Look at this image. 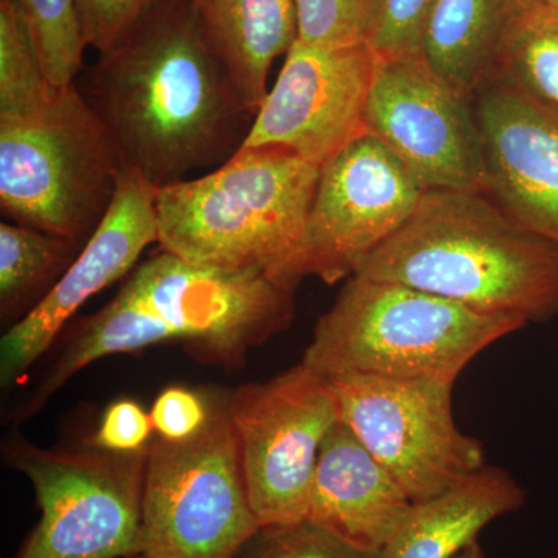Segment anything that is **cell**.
I'll list each match as a JSON object with an SVG mask.
<instances>
[{"instance_id": "17", "label": "cell", "mask_w": 558, "mask_h": 558, "mask_svg": "<svg viewBox=\"0 0 558 558\" xmlns=\"http://www.w3.org/2000/svg\"><path fill=\"white\" fill-rule=\"evenodd\" d=\"M196 7L209 49L256 116L271 64L299 40L295 0H196Z\"/></svg>"}, {"instance_id": "16", "label": "cell", "mask_w": 558, "mask_h": 558, "mask_svg": "<svg viewBox=\"0 0 558 558\" xmlns=\"http://www.w3.org/2000/svg\"><path fill=\"white\" fill-rule=\"evenodd\" d=\"M413 505L340 418L319 451L307 520L359 548L385 550Z\"/></svg>"}, {"instance_id": "28", "label": "cell", "mask_w": 558, "mask_h": 558, "mask_svg": "<svg viewBox=\"0 0 558 558\" xmlns=\"http://www.w3.org/2000/svg\"><path fill=\"white\" fill-rule=\"evenodd\" d=\"M156 0H76L87 49L102 53L124 35Z\"/></svg>"}, {"instance_id": "21", "label": "cell", "mask_w": 558, "mask_h": 558, "mask_svg": "<svg viewBox=\"0 0 558 558\" xmlns=\"http://www.w3.org/2000/svg\"><path fill=\"white\" fill-rule=\"evenodd\" d=\"M81 248L83 245L68 238L3 220L0 223L2 322L20 314L24 317L35 310L78 258Z\"/></svg>"}, {"instance_id": "12", "label": "cell", "mask_w": 558, "mask_h": 558, "mask_svg": "<svg viewBox=\"0 0 558 558\" xmlns=\"http://www.w3.org/2000/svg\"><path fill=\"white\" fill-rule=\"evenodd\" d=\"M424 186L369 132L319 172L307 220V274L326 284L348 279L411 218Z\"/></svg>"}, {"instance_id": "25", "label": "cell", "mask_w": 558, "mask_h": 558, "mask_svg": "<svg viewBox=\"0 0 558 558\" xmlns=\"http://www.w3.org/2000/svg\"><path fill=\"white\" fill-rule=\"evenodd\" d=\"M299 39L318 47L366 43L374 0H295Z\"/></svg>"}, {"instance_id": "7", "label": "cell", "mask_w": 558, "mask_h": 558, "mask_svg": "<svg viewBox=\"0 0 558 558\" xmlns=\"http://www.w3.org/2000/svg\"><path fill=\"white\" fill-rule=\"evenodd\" d=\"M260 527L250 505L229 398L182 442L154 436L146 461L142 545L146 558H234Z\"/></svg>"}, {"instance_id": "13", "label": "cell", "mask_w": 558, "mask_h": 558, "mask_svg": "<svg viewBox=\"0 0 558 558\" xmlns=\"http://www.w3.org/2000/svg\"><path fill=\"white\" fill-rule=\"evenodd\" d=\"M376 62L366 43L318 47L296 40L242 146H281L322 168L365 134Z\"/></svg>"}, {"instance_id": "20", "label": "cell", "mask_w": 558, "mask_h": 558, "mask_svg": "<svg viewBox=\"0 0 558 558\" xmlns=\"http://www.w3.org/2000/svg\"><path fill=\"white\" fill-rule=\"evenodd\" d=\"M495 76L558 117L557 7L545 0H510Z\"/></svg>"}, {"instance_id": "4", "label": "cell", "mask_w": 558, "mask_h": 558, "mask_svg": "<svg viewBox=\"0 0 558 558\" xmlns=\"http://www.w3.org/2000/svg\"><path fill=\"white\" fill-rule=\"evenodd\" d=\"M322 168L281 146H242L208 174L156 193L159 248L191 263L253 270L296 290Z\"/></svg>"}, {"instance_id": "19", "label": "cell", "mask_w": 558, "mask_h": 558, "mask_svg": "<svg viewBox=\"0 0 558 558\" xmlns=\"http://www.w3.org/2000/svg\"><path fill=\"white\" fill-rule=\"evenodd\" d=\"M510 0H435L425 22L422 58L473 100L495 76Z\"/></svg>"}, {"instance_id": "15", "label": "cell", "mask_w": 558, "mask_h": 558, "mask_svg": "<svg viewBox=\"0 0 558 558\" xmlns=\"http://www.w3.org/2000/svg\"><path fill=\"white\" fill-rule=\"evenodd\" d=\"M473 108L487 196L521 227L558 244V117L497 76L476 92Z\"/></svg>"}, {"instance_id": "29", "label": "cell", "mask_w": 558, "mask_h": 558, "mask_svg": "<svg viewBox=\"0 0 558 558\" xmlns=\"http://www.w3.org/2000/svg\"><path fill=\"white\" fill-rule=\"evenodd\" d=\"M150 414L132 399H119L105 410L92 444L112 453L148 450L154 439Z\"/></svg>"}, {"instance_id": "9", "label": "cell", "mask_w": 558, "mask_h": 558, "mask_svg": "<svg viewBox=\"0 0 558 558\" xmlns=\"http://www.w3.org/2000/svg\"><path fill=\"white\" fill-rule=\"evenodd\" d=\"M250 505L260 526L310 513L319 451L340 421L332 381L303 363L229 396Z\"/></svg>"}, {"instance_id": "31", "label": "cell", "mask_w": 558, "mask_h": 558, "mask_svg": "<svg viewBox=\"0 0 558 558\" xmlns=\"http://www.w3.org/2000/svg\"><path fill=\"white\" fill-rule=\"evenodd\" d=\"M545 2H548V3H550V5L557 7V9H558V0H545Z\"/></svg>"}, {"instance_id": "5", "label": "cell", "mask_w": 558, "mask_h": 558, "mask_svg": "<svg viewBox=\"0 0 558 558\" xmlns=\"http://www.w3.org/2000/svg\"><path fill=\"white\" fill-rule=\"evenodd\" d=\"M424 290L351 275L315 325L303 365L322 376L457 384L495 341L524 328Z\"/></svg>"}, {"instance_id": "3", "label": "cell", "mask_w": 558, "mask_h": 558, "mask_svg": "<svg viewBox=\"0 0 558 558\" xmlns=\"http://www.w3.org/2000/svg\"><path fill=\"white\" fill-rule=\"evenodd\" d=\"M352 275L526 326L558 315V244L480 191L425 190L411 218Z\"/></svg>"}, {"instance_id": "24", "label": "cell", "mask_w": 558, "mask_h": 558, "mask_svg": "<svg viewBox=\"0 0 558 558\" xmlns=\"http://www.w3.org/2000/svg\"><path fill=\"white\" fill-rule=\"evenodd\" d=\"M234 558H387L359 548L311 520L260 526Z\"/></svg>"}, {"instance_id": "1", "label": "cell", "mask_w": 558, "mask_h": 558, "mask_svg": "<svg viewBox=\"0 0 558 558\" xmlns=\"http://www.w3.org/2000/svg\"><path fill=\"white\" fill-rule=\"evenodd\" d=\"M75 84L123 168L157 190L226 163L255 120L209 49L196 0H156Z\"/></svg>"}, {"instance_id": "26", "label": "cell", "mask_w": 558, "mask_h": 558, "mask_svg": "<svg viewBox=\"0 0 558 558\" xmlns=\"http://www.w3.org/2000/svg\"><path fill=\"white\" fill-rule=\"evenodd\" d=\"M435 0H374L366 44L379 60L422 57L425 22Z\"/></svg>"}, {"instance_id": "32", "label": "cell", "mask_w": 558, "mask_h": 558, "mask_svg": "<svg viewBox=\"0 0 558 558\" xmlns=\"http://www.w3.org/2000/svg\"><path fill=\"white\" fill-rule=\"evenodd\" d=\"M128 558H146V557H143V556H134V557H128Z\"/></svg>"}, {"instance_id": "23", "label": "cell", "mask_w": 558, "mask_h": 558, "mask_svg": "<svg viewBox=\"0 0 558 558\" xmlns=\"http://www.w3.org/2000/svg\"><path fill=\"white\" fill-rule=\"evenodd\" d=\"M31 27L40 64L51 86L75 83L87 46L81 33L76 0H16Z\"/></svg>"}, {"instance_id": "18", "label": "cell", "mask_w": 558, "mask_h": 558, "mask_svg": "<svg viewBox=\"0 0 558 558\" xmlns=\"http://www.w3.org/2000/svg\"><path fill=\"white\" fill-rule=\"evenodd\" d=\"M526 494L508 470L484 465L458 486L414 502L387 558H453L499 517L523 508Z\"/></svg>"}, {"instance_id": "14", "label": "cell", "mask_w": 558, "mask_h": 558, "mask_svg": "<svg viewBox=\"0 0 558 558\" xmlns=\"http://www.w3.org/2000/svg\"><path fill=\"white\" fill-rule=\"evenodd\" d=\"M156 193L138 172L123 168L108 215L60 281L0 341V384L13 387L51 348L76 314L101 290L126 277L140 256L159 244Z\"/></svg>"}, {"instance_id": "10", "label": "cell", "mask_w": 558, "mask_h": 558, "mask_svg": "<svg viewBox=\"0 0 558 558\" xmlns=\"http://www.w3.org/2000/svg\"><path fill=\"white\" fill-rule=\"evenodd\" d=\"M340 418L422 502L458 486L486 465L483 442L453 416V381L332 377Z\"/></svg>"}, {"instance_id": "6", "label": "cell", "mask_w": 558, "mask_h": 558, "mask_svg": "<svg viewBox=\"0 0 558 558\" xmlns=\"http://www.w3.org/2000/svg\"><path fill=\"white\" fill-rule=\"evenodd\" d=\"M119 154L76 84L36 112L0 120V208L9 222L86 244L108 215Z\"/></svg>"}, {"instance_id": "2", "label": "cell", "mask_w": 558, "mask_h": 558, "mask_svg": "<svg viewBox=\"0 0 558 558\" xmlns=\"http://www.w3.org/2000/svg\"><path fill=\"white\" fill-rule=\"evenodd\" d=\"M295 292L259 271L204 266L159 250L132 270L116 299L72 329L10 421L35 416L80 371L109 355L180 343L202 362L240 368L250 349L292 325Z\"/></svg>"}, {"instance_id": "11", "label": "cell", "mask_w": 558, "mask_h": 558, "mask_svg": "<svg viewBox=\"0 0 558 558\" xmlns=\"http://www.w3.org/2000/svg\"><path fill=\"white\" fill-rule=\"evenodd\" d=\"M365 126L425 190L486 193L473 100L440 78L424 58H377Z\"/></svg>"}, {"instance_id": "27", "label": "cell", "mask_w": 558, "mask_h": 558, "mask_svg": "<svg viewBox=\"0 0 558 558\" xmlns=\"http://www.w3.org/2000/svg\"><path fill=\"white\" fill-rule=\"evenodd\" d=\"M156 436L182 442L199 435L211 416V395L185 387H168L149 411Z\"/></svg>"}, {"instance_id": "30", "label": "cell", "mask_w": 558, "mask_h": 558, "mask_svg": "<svg viewBox=\"0 0 558 558\" xmlns=\"http://www.w3.org/2000/svg\"><path fill=\"white\" fill-rule=\"evenodd\" d=\"M453 558H484L483 548H481L478 539L470 543L469 546H465V548Z\"/></svg>"}, {"instance_id": "8", "label": "cell", "mask_w": 558, "mask_h": 558, "mask_svg": "<svg viewBox=\"0 0 558 558\" xmlns=\"http://www.w3.org/2000/svg\"><path fill=\"white\" fill-rule=\"evenodd\" d=\"M148 450L112 453L92 442L40 449L11 433L3 459L31 481L40 510L13 558L140 556Z\"/></svg>"}, {"instance_id": "22", "label": "cell", "mask_w": 558, "mask_h": 558, "mask_svg": "<svg viewBox=\"0 0 558 558\" xmlns=\"http://www.w3.org/2000/svg\"><path fill=\"white\" fill-rule=\"evenodd\" d=\"M53 87L16 0H0V120L36 112Z\"/></svg>"}]
</instances>
